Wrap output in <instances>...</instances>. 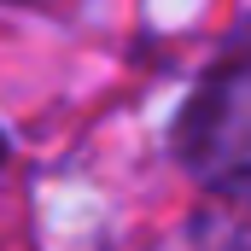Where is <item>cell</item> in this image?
<instances>
[{
    "instance_id": "1",
    "label": "cell",
    "mask_w": 251,
    "mask_h": 251,
    "mask_svg": "<svg viewBox=\"0 0 251 251\" xmlns=\"http://www.w3.org/2000/svg\"><path fill=\"white\" fill-rule=\"evenodd\" d=\"M176 152L204 187L251 181V53L216 64L204 88L187 100Z\"/></svg>"
},
{
    "instance_id": "2",
    "label": "cell",
    "mask_w": 251,
    "mask_h": 251,
    "mask_svg": "<svg viewBox=\"0 0 251 251\" xmlns=\"http://www.w3.org/2000/svg\"><path fill=\"white\" fill-rule=\"evenodd\" d=\"M193 251H251V181L210 187L193 210Z\"/></svg>"
},
{
    "instance_id": "3",
    "label": "cell",
    "mask_w": 251,
    "mask_h": 251,
    "mask_svg": "<svg viewBox=\"0 0 251 251\" xmlns=\"http://www.w3.org/2000/svg\"><path fill=\"white\" fill-rule=\"evenodd\" d=\"M0 158H6V140H0Z\"/></svg>"
}]
</instances>
